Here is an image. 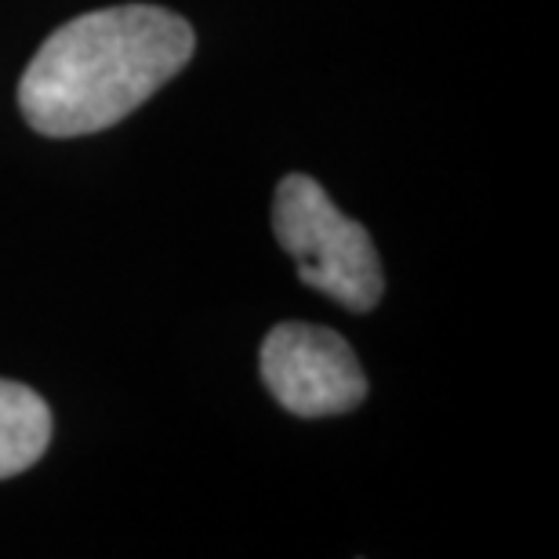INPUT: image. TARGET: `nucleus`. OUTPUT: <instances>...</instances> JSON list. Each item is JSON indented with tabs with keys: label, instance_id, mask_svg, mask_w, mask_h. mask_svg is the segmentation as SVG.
<instances>
[{
	"label": "nucleus",
	"instance_id": "20e7f679",
	"mask_svg": "<svg viewBox=\"0 0 559 559\" xmlns=\"http://www.w3.org/2000/svg\"><path fill=\"white\" fill-rule=\"evenodd\" d=\"M51 443V411L29 385L0 378V479L19 476Z\"/></svg>",
	"mask_w": 559,
	"mask_h": 559
},
{
	"label": "nucleus",
	"instance_id": "f03ea898",
	"mask_svg": "<svg viewBox=\"0 0 559 559\" xmlns=\"http://www.w3.org/2000/svg\"><path fill=\"white\" fill-rule=\"evenodd\" d=\"M273 233L306 287L323 290L349 312H371L382 301L385 276L371 233L342 215L317 178L287 175L276 186Z\"/></svg>",
	"mask_w": 559,
	"mask_h": 559
},
{
	"label": "nucleus",
	"instance_id": "7ed1b4c3",
	"mask_svg": "<svg viewBox=\"0 0 559 559\" xmlns=\"http://www.w3.org/2000/svg\"><path fill=\"white\" fill-rule=\"evenodd\" d=\"M262 382L284 411L298 418H328L360 407L367 374L353 345L317 323L287 320L262 342Z\"/></svg>",
	"mask_w": 559,
	"mask_h": 559
},
{
	"label": "nucleus",
	"instance_id": "f257e3e1",
	"mask_svg": "<svg viewBox=\"0 0 559 559\" xmlns=\"http://www.w3.org/2000/svg\"><path fill=\"white\" fill-rule=\"evenodd\" d=\"M193 26L156 4L87 11L59 26L19 81V106L33 131L81 139L114 128L186 70Z\"/></svg>",
	"mask_w": 559,
	"mask_h": 559
}]
</instances>
